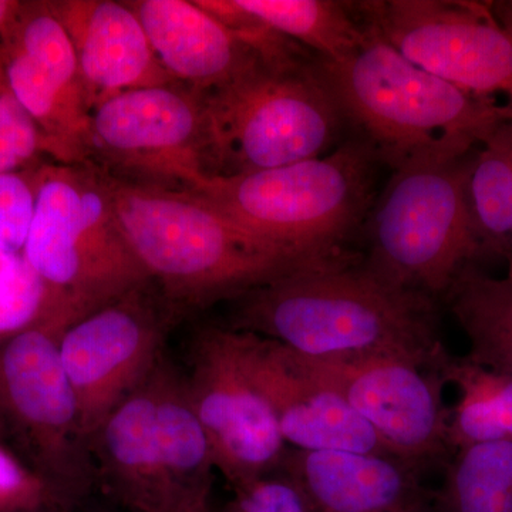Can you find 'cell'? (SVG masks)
Masks as SVG:
<instances>
[{
	"label": "cell",
	"mask_w": 512,
	"mask_h": 512,
	"mask_svg": "<svg viewBox=\"0 0 512 512\" xmlns=\"http://www.w3.org/2000/svg\"><path fill=\"white\" fill-rule=\"evenodd\" d=\"M231 303L228 328L308 359L396 356L441 372L437 301L384 281L355 258L303 268Z\"/></svg>",
	"instance_id": "6da1fadb"
},
{
	"label": "cell",
	"mask_w": 512,
	"mask_h": 512,
	"mask_svg": "<svg viewBox=\"0 0 512 512\" xmlns=\"http://www.w3.org/2000/svg\"><path fill=\"white\" fill-rule=\"evenodd\" d=\"M100 173L131 251L174 318L234 301L299 269L350 258L293 254L239 227L194 192Z\"/></svg>",
	"instance_id": "7a4b0ae2"
},
{
	"label": "cell",
	"mask_w": 512,
	"mask_h": 512,
	"mask_svg": "<svg viewBox=\"0 0 512 512\" xmlns=\"http://www.w3.org/2000/svg\"><path fill=\"white\" fill-rule=\"evenodd\" d=\"M366 19L365 40L356 52L342 62L319 64L346 126L369 144L380 165L396 171L456 160L512 120L505 104L420 69Z\"/></svg>",
	"instance_id": "3957f363"
},
{
	"label": "cell",
	"mask_w": 512,
	"mask_h": 512,
	"mask_svg": "<svg viewBox=\"0 0 512 512\" xmlns=\"http://www.w3.org/2000/svg\"><path fill=\"white\" fill-rule=\"evenodd\" d=\"M200 93L210 177L326 156L348 128L318 57L309 52L259 55L229 82Z\"/></svg>",
	"instance_id": "277c9868"
},
{
	"label": "cell",
	"mask_w": 512,
	"mask_h": 512,
	"mask_svg": "<svg viewBox=\"0 0 512 512\" xmlns=\"http://www.w3.org/2000/svg\"><path fill=\"white\" fill-rule=\"evenodd\" d=\"M89 448L96 484L127 512H214L210 441L164 359L97 427Z\"/></svg>",
	"instance_id": "5b68a950"
},
{
	"label": "cell",
	"mask_w": 512,
	"mask_h": 512,
	"mask_svg": "<svg viewBox=\"0 0 512 512\" xmlns=\"http://www.w3.org/2000/svg\"><path fill=\"white\" fill-rule=\"evenodd\" d=\"M380 163L359 137L332 153L285 167L210 177L191 190L229 220L269 244L316 259L350 256L376 200Z\"/></svg>",
	"instance_id": "8992f818"
},
{
	"label": "cell",
	"mask_w": 512,
	"mask_h": 512,
	"mask_svg": "<svg viewBox=\"0 0 512 512\" xmlns=\"http://www.w3.org/2000/svg\"><path fill=\"white\" fill-rule=\"evenodd\" d=\"M20 255L49 293L42 322L63 330L150 282L93 165L37 167L35 212Z\"/></svg>",
	"instance_id": "52a82bcc"
},
{
	"label": "cell",
	"mask_w": 512,
	"mask_h": 512,
	"mask_svg": "<svg viewBox=\"0 0 512 512\" xmlns=\"http://www.w3.org/2000/svg\"><path fill=\"white\" fill-rule=\"evenodd\" d=\"M477 151L393 171L363 227L369 271L440 302L467 266L478 265L484 252L468 191Z\"/></svg>",
	"instance_id": "ba28073f"
},
{
	"label": "cell",
	"mask_w": 512,
	"mask_h": 512,
	"mask_svg": "<svg viewBox=\"0 0 512 512\" xmlns=\"http://www.w3.org/2000/svg\"><path fill=\"white\" fill-rule=\"evenodd\" d=\"M87 165L128 183L194 190L210 178L201 93L171 82L104 101L92 113Z\"/></svg>",
	"instance_id": "9c48e42d"
},
{
	"label": "cell",
	"mask_w": 512,
	"mask_h": 512,
	"mask_svg": "<svg viewBox=\"0 0 512 512\" xmlns=\"http://www.w3.org/2000/svg\"><path fill=\"white\" fill-rule=\"evenodd\" d=\"M62 333L47 322L16 333L0 353V394L33 447L40 476L77 510L97 484L76 394L60 356Z\"/></svg>",
	"instance_id": "30bf717a"
},
{
	"label": "cell",
	"mask_w": 512,
	"mask_h": 512,
	"mask_svg": "<svg viewBox=\"0 0 512 512\" xmlns=\"http://www.w3.org/2000/svg\"><path fill=\"white\" fill-rule=\"evenodd\" d=\"M180 375L210 441L215 470L232 490L281 470L288 447L274 410L242 363L234 329H198Z\"/></svg>",
	"instance_id": "8fae6325"
},
{
	"label": "cell",
	"mask_w": 512,
	"mask_h": 512,
	"mask_svg": "<svg viewBox=\"0 0 512 512\" xmlns=\"http://www.w3.org/2000/svg\"><path fill=\"white\" fill-rule=\"evenodd\" d=\"M367 18L420 69L512 110V35L490 6L458 0H370Z\"/></svg>",
	"instance_id": "7c38bea8"
},
{
	"label": "cell",
	"mask_w": 512,
	"mask_h": 512,
	"mask_svg": "<svg viewBox=\"0 0 512 512\" xmlns=\"http://www.w3.org/2000/svg\"><path fill=\"white\" fill-rule=\"evenodd\" d=\"M151 289V282L138 286L60 335V356L87 440L163 359L165 332L175 318Z\"/></svg>",
	"instance_id": "4fadbf2b"
},
{
	"label": "cell",
	"mask_w": 512,
	"mask_h": 512,
	"mask_svg": "<svg viewBox=\"0 0 512 512\" xmlns=\"http://www.w3.org/2000/svg\"><path fill=\"white\" fill-rule=\"evenodd\" d=\"M291 353L375 430L393 457L421 470L451 451L441 372L396 356L308 359Z\"/></svg>",
	"instance_id": "5bb4252c"
},
{
	"label": "cell",
	"mask_w": 512,
	"mask_h": 512,
	"mask_svg": "<svg viewBox=\"0 0 512 512\" xmlns=\"http://www.w3.org/2000/svg\"><path fill=\"white\" fill-rule=\"evenodd\" d=\"M0 52L13 93L42 133L46 156L87 165L92 110L72 42L49 2H19L0 29Z\"/></svg>",
	"instance_id": "9a60e30c"
},
{
	"label": "cell",
	"mask_w": 512,
	"mask_h": 512,
	"mask_svg": "<svg viewBox=\"0 0 512 512\" xmlns=\"http://www.w3.org/2000/svg\"><path fill=\"white\" fill-rule=\"evenodd\" d=\"M235 338L245 369L274 410L286 446L392 456L375 430L338 393L308 375L291 350L244 330H235Z\"/></svg>",
	"instance_id": "2e32d148"
},
{
	"label": "cell",
	"mask_w": 512,
	"mask_h": 512,
	"mask_svg": "<svg viewBox=\"0 0 512 512\" xmlns=\"http://www.w3.org/2000/svg\"><path fill=\"white\" fill-rule=\"evenodd\" d=\"M76 55L90 110L119 94L174 82L127 2L52 0Z\"/></svg>",
	"instance_id": "e0dca14e"
},
{
	"label": "cell",
	"mask_w": 512,
	"mask_h": 512,
	"mask_svg": "<svg viewBox=\"0 0 512 512\" xmlns=\"http://www.w3.org/2000/svg\"><path fill=\"white\" fill-rule=\"evenodd\" d=\"M281 471L299 485L313 512H433L436 491L399 458L288 448Z\"/></svg>",
	"instance_id": "ac0fdd59"
},
{
	"label": "cell",
	"mask_w": 512,
	"mask_h": 512,
	"mask_svg": "<svg viewBox=\"0 0 512 512\" xmlns=\"http://www.w3.org/2000/svg\"><path fill=\"white\" fill-rule=\"evenodd\" d=\"M174 82L198 92L229 82L259 57L197 0H126Z\"/></svg>",
	"instance_id": "d6986e66"
},
{
	"label": "cell",
	"mask_w": 512,
	"mask_h": 512,
	"mask_svg": "<svg viewBox=\"0 0 512 512\" xmlns=\"http://www.w3.org/2000/svg\"><path fill=\"white\" fill-rule=\"evenodd\" d=\"M504 276L470 265L458 275L444 301L470 345L474 365L512 376V259Z\"/></svg>",
	"instance_id": "ffe728a7"
},
{
	"label": "cell",
	"mask_w": 512,
	"mask_h": 512,
	"mask_svg": "<svg viewBox=\"0 0 512 512\" xmlns=\"http://www.w3.org/2000/svg\"><path fill=\"white\" fill-rule=\"evenodd\" d=\"M266 28L298 43L322 62L338 63L365 40L360 2L339 0H235Z\"/></svg>",
	"instance_id": "44dd1931"
},
{
	"label": "cell",
	"mask_w": 512,
	"mask_h": 512,
	"mask_svg": "<svg viewBox=\"0 0 512 512\" xmlns=\"http://www.w3.org/2000/svg\"><path fill=\"white\" fill-rule=\"evenodd\" d=\"M441 375L454 384L460 399L450 409L448 444L453 451L512 440V376L491 372L470 360L448 356Z\"/></svg>",
	"instance_id": "7402d4cb"
},
{
	"label": "cell",
	"mask_w": 512,
	"mask_h": 512,
	"mask_svg": "<svg viewBox=\"0 0 512 512\" xmlns=\"http://www.w3.org/2000/svg\"><path fill=\"white\" fill-rule=\"evenodd\" d=\"M440 512H512V440L461 448L448 461Z\"/></svg>",
	"instance_id": "603a6c76"
},
{
	"label": "cell",
	"mask_w": 512,
	"mask_h": 512,
	"mask_svg": "<svg viewBox=\"0 0 512 512\" xmlns=\"http://www.w3.org/2000/svg\"><path fill=\"white\" fill-rule=\"evenodd\" d=\"M471 210L485 256L512 259V120L478 148L471 168Z\"/></svg>",
	"instance_id": "cb8c5ba5"
},
{
	"label": "cell",
	"mask_w": 512,
	"mask_h": 512,
	"mask_svg": "<svg viewBox=\"0 0 512 512\" xmlns=\"http://www.w3.org/2000/svg\"><path fill=\"white\" fill-rule=\"evenodd\" d=\"M43 154L45 140L13 93L0 52V174L37 167Z\"/></svg>",
	"instance_id": "d4e9b609"
},
{
	"label": "cell",
	"mask_w": 512,
	"mask_h": 512,
	"mask_svg": "<svg viewBox=\"0 0 512 512\" xmlns=\"http://www.w3.org/2000/svg\"><path fill=\"white\" fill-rule=\"evenodd\" d=\"M49 309V293L42 279L22 255L0 272V335L19 333L42 322Z\"/></svg>",
	"instance_id": "484cf974"
},
{
	"label": "cell",
	"mask_w": 512,
	"mask_h": 512,
	"mask_svg": "<svg viewBox=\"0 0 512 512\" xmlns=\"http://www.w3.org/2000/svg\"><path fill=\"white\" fill-rule=\"evenodd\" d=\"M72 511V505L39 474L0 447V512Z\"/></svg>",
	"instance_id": "4316f807"
},
{
	"label": "cell",
	"mask_w": 512,
	"mask_h": 512,
	"mask_svg": "<svg viewBox=\"0 0 512 512\" xmlns=\"http://www.w3.org/2000/svg\"><path fill=\"white\" fill-rule=\"evenodd\" d=\"M37 167L0 174V251L22 254L35 212Z\"/></svg>",
	"instance_id": "83f0119b"
},
{
	"label": "cell",
	"mask_w": 512,
	"mask_h": 512,
	"mask_svg": "<svg viewBox=\"0 0 512 512\" xmlns=\"http://www.w3.org/2000/svg\"><path fill=\"white\" fill-rule=\"evenodd\" d=\"M218 512H313V510L299 485L288 474L279 470L235 488L234 498Z\"/></svg>",
	"instance_id": "f1b7e54d"
},
{
	"label": "cell",
	"mask_w": 512,
	"mask_h": 512,
	"mask_svg": "<svg viewBox=\"0 0 512 512\" xmlns=\"http://www.w3.org/2000/svg\"><path fill=\"white\" fill-rule=\"evenodd\" d=\"M491 12L495 19L504 26L512 35V0H498V2H488Z\"/></svg>",
	"instance_id": "f546056e"
},
{
	"label": "cell",
	"mask_w": 512,
	"mask_h": 512,
	"mask_svg": "<svg viewBox=\"0 0 512 512\" xmlns=\"http://www.w3.org/2000/svg\"><path fill=\"white\" fill-rule=\"evenodd\" d=\"M18 0H0V29L5 26L10 16L13 15L16 8H18Z\"/></svg>",
	"instance_id": "4dcf8cb0"
},
{
	"label": "cell",
	"mask_w": 512,
	"mask_h": 512,
	"mask_svg": "<svg viewBox=\"0 0 512 512\" xmlns=\"http://www.w3.org/2000/svg\"><path fill=\"white\" fill-rule=\"evenodd\" d=\"M16 255L8 254V252L0 251V272L13 261Z\"/></svg>",
	"instance_id": "1f68e13d"
},
{
	"label": "cell",
	"mask_w": 512,
	"mask_h": 512,
	"mask_svg": "<svg viewBox=\"0 0 512 512\" xmlns=\"http://www.w3.org/2000/svg\"><path fill=\"white\" fill-rule=\"evenodd\" d=\"M43 512H67V511H43Z\"/></svg>",
	"instance_id": "d6a6232c"
},
{
	"label": "cell",
	"mask_w": 512,
	"mask_h": 512,
	"mask_svg": "<svg viewBox=\"0 0 512 512\" xmlns=\"http://www.w3.org/2000/svg\"><path fill=\"white\" fill-rule=\"evenodd\" d=\"M127 512V511H126Z\"/></svg>",
	"instance_id": "836d02e7"
}]
</instances>
